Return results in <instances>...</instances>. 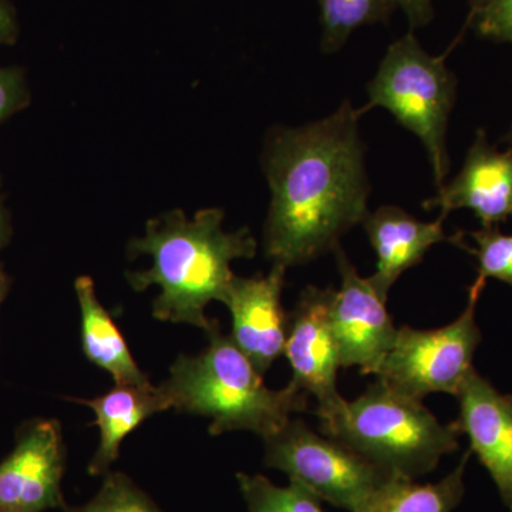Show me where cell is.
I'll return each mask as SVG.
<instances>
[{"label": "cell", "mask_w": 512, "mask_h": 512, "mask_svg": "<svg viewBox=\"0 0 512 512\" xmlns=\"http://www.w3.org/2000/svg\"><path fill=\"white\" fill-rule=\"evenodd\" d=\"M504 141H507V143L512 144V126H511V130L508 131L507 136H505Z\"/></svg>", "instance_id": "obj_29"}, {"label": "cell", "mask_w": 512, "mask_h": 512, "mask_svg": "<svg viewBox=\"0 0 512 512\" xmlns=\"http://www.w3.org/2000/svg\"><path fill=\"white\" fill-rule=\"evenodd\" d=\"M286 269L272 265L268 275H235L221 301L232 315V340L261 375L285 352L288 315L281 295Z\"/></svg>", "instance_id": "obj_11"}, {"label": "cell", "mask_w": 512, "mask_h": 512, "mask_svg": "<svg viewBox=\"0 0 512 512\" xmlns=\"http://www.w3.org/2000/svg\"><path fill=\"white\" fill-rule=\"evenodd\" d=\"M367 93L369 104L363 113L383 107L419 137L429 154L434 183L443 188L450 171L448 120L457 97V79L446 56H431L409 32L387 49Z\"/></svg>", "instance_id": "obj_5"}, {"label": "cell", "mask_w": 512, "mask_h": 512, "mask_svg": "<svg viewBox=\"0 0 512 512\" xmlns=\"http://www.w3.org/2000/svg\"><path fill=\"white\" fill-rule=\"evenodd\" d=\"M427 211L440 210V218L460 208L474 212L481 227L490 228L512 217V148L498 151L478 130L460 173L436 197L424 202Z\"/></svg>", "instance_id": "obj_13"}, {"label": "cell", "mask_w": 512, "mask_h": 512, "mask_svg": "<svg viewBox=\"0 0 512 512\" xmlns=\"http://www.w3.org/2000/svg\"><path fill=\"white\" fill-rule=\"evenodd\" d=\"M325 53L338 52L362 26L387 23L396 9L394 0H318Z\"/></svg>", "instance_id": "obj_18"}, {"label": "cell", "mask_w": 512, "mask_h": 512, "mask_svg": "<svg viewBox=\"0 0 512 512\" xmlns=\"http://www.w3.org/2000/svg\"><path fill=\"white\" fill-rule=\"evenodd\" d=\"M490 2L491 0H468L471 8L470 16L476 15L477 12H480L481 9H484L485 6H487Z\"/></svg>", "instance_id": "obj_28"}, {"label": "cell", "mask_w": 512, "mask_h": 512, "mask_svg": "<svg viewBox=\"0 0 512 512\" xmlns=\"http://www.w3.org/2000/svg\"><path fill=\"white\" fill-rule=\"evenodd\" d=\"M471 454L468 450L457 467L437 483L420 484L409 478L393 477L362 512H453L466 494L464 474Z\"/></svg>", "instance_id": "obj_17"}, {"label": "cell", "mask_w": 512, "mask_h": 512, "mask_svg": "<svg viewBox=\"0 0 512 512\" xmlns=\"http://www.w3.org/2000/svg\"><path fill=\"white\" fill-rule=\"evenodd\" d=\"M394 3L403 10L412 29L423 28L434 18L433 0H394Z\"/></svg>", "instance_id": "obj_24"}, {"label": "cell", "mask_w": 512, "mask_h": 512, "mask_svg": "<svg viewBox=\"0 0 512 512\" xmlns=\"http://www.w3.org/2000/svg\"><path fill=\"white\" fill-rule=\"evenodd\" d=\"M485 282L477 276L468 289L466 309L450 325L430 330L410 326L397 329L392 349L376 372L377 380L421 402L431 393L456 396L474 367V355L483 340L476 309Z\"/></svg>", "instance_id": "obj_7"}, {"label": "cell", "mask_w": 512, "mask_h": 512, "mask_svg": "<svg viewBox=\"0 0 512 512\" xmlns=\"http://www.w3.org/2000/svg\"><path fill=\"white\" fill-rule=\"evenodd\" d=\"M443 222L440 217L434 222L417 220L394 205L367 212L362 225L377 258L375 274L369 281L383 301L387 302L397 279L419 265L431 247L450 241L444 234Z\"/></svg>", "instance_id": "obj_14"}, {"label": "cell", "mask_w": 512, "mask_h": 512, "mask_svg": "<svg viewBox=\"0 0 512 512\" xmlns=\"http://www.w3.org/2000/svg\"><path fill=\"white\" fill-rule=\"evenodd\" d=\"M340 281L333 289L329 319L338 346L340 367L357 366L360 375H376L392 349L397 329L386 309V301L363 278L342 247L335 248Z\"/></svg>", "instance_id": "obj_8"}, {"label": "cell", "mask_w": 512, "mask_h": 512, "mask_svg": "<svg viewBox=\"0 0 512 512\" xmlns=\"http://www.w3.org/2000/svg\"><path fill=\"white\" fill-rule=\"evenodd\" d=\"M20 33L18 15L10 0H0V46L16 43Z\"/></svg>", "instance_id": "obj_25"}, {"label": "cell", "mask_w": 512, "mask_h": 512, "mask_svg": "<svg viewBox=\"0 0 512 512\" xmlns=\"http://www.w3.org/2000/svg\"><path fill=\"white\" fill-rule=\"evenodd\" d=\"M466 235L476 242V248L466 244L463 232L450 237V242L476 256L478 276L485 281L494 278L512 286V235L503 234L498 227L481 228Z\"/></svg>", "instance_id": "obj_20"}, {"label": "cell", "mask_w": 512, "mask_h": 512, "mask_svg": "<svg viewBox=\"0 0 512 512\" xmlns=\"http://www.w3.org/2000/svg\"><path fill=\"white\" fill-rule=\"evenodd\" d=\"M470 23L484 39L512 43V0H491L484 9L470 16Z\"/></svg>", "instance_id": "obj_22"}, {"label": "cell", "mask_w": 512, "mask_h": 512, "mask_svg": "<svg viewBox=\"0 0 512 512\" xmlns=\"http://www.w3.org/2000/svg\"><path fill=\"white\" fill-rule=\"evenodd\" d=\"M77 403L89 406L96 414L100 430V444L89 464V474L104 476L111 464L116 463L120 446L128 434L153 414L171 409L170 397L163 387L153 384L144 386H116V389L93 400L77 399Z\"/></svg>", "instance_id": "obj_15"}, {"label": "cell", "mask_w": 512, "mask_h": 512, "mask_svg": "<svg viewBox=\"0 0 512 512\" xmlns=\"http://www.w3.org/2000/svg\"><path fill=\"white\" fill-rule=\"evenodd\" d=\"M264 443L266 466L349 512L365 510L377 491L396 477L342 441L315 433L303 420H289Z\"/></svg>", "instance_id": "obj_6"}, {"label": "cell", "mask_w": 512, "mask_h": 512, "mask_svg": "<svg viewBox=\"0 0 512 512\" xmlns=\"http://www.w3.org/2000/svg\"><path fill=\"white\" fill-rule=\"evenodd\" d=\"M66 512H163L150 495L144 493L123 473L104 474L99 493L80 507H67Z\"/></svg>", "instance_id": "obj_21"}, {"label": "cell", "mask_w": 512, "mask_h": 512, "mask_svg": "<svg viewBox=\"0 0 512 512\" xmlns=\"http://www.w3.org/2000/svg\"><path fill=\"white\" fill-rule=\"evenodd\" d=\"M205 333L207 348L197 356L178 357L161 384L171 409L210 417L212 436L247 430L262 439L278 433L293 414L308 409V394L292 383L269 389L231 335L222 333L218 320Z\"/></svg>", "instance_id": "obj_3"}, {"label": "cell", "mask_w": 512, "mask_h": 512, "mask_svg": "<svg viewBox=\"0 0 512 512\" xmlns=\"http://www.w3.org/2000/svg\"><path fill=\"white\" fill-rule=\"evenodd\" d=\"M362 114L345 101L325 119L275 127L266 137L262 164L271 205L264 249L272 265L308 264L362 224L370 194Z\"/></svg>", "instance_id": "obj_1"}, {"label": "cell", "mask_w": 512, "mask_h": 512, "mask_svg": "<svg viewBox=\"0 0 512 512\" xmlns=\"http://www.w3.org/2000/svg\"><path fill=\"white\" fill-rule=\"evenodd\" d=\"M10 291V278L8 274H6L3 266L0 265V306L5 302L6 296Z\"/></svg>", "instance_id": "obj_27"}, {"label": "cell", "mask_w": 512, "mask_h": 512, "mask_svg": "<svg viewBox=\"0 0 512 512\" xmlns=\"http://www.w3.org/2000/svg\"><path fill=\"white\" fill-rule=\"evenodd\" d=\"M29 104L30 90L23 70L0 66V124L25 110Z\"/></svg>", "instance_id": "obj_23"}, {"label": "cell", "mask_w": 512, "mask_h": 512, "mask_svg": "<svg viewBox=\"0 0 512 512\" xmlns=\"http://www.w3.org/2000/svg\"><path fill=\"white\" fill-rule=\"evenodd\" d=\"M239 491L249 512H325L323 501L298 481L279 487L261 474H237Z\"/></svg>", "instance_id": "obj_19"}, {"label": "cell", "mask_w": 512, "mask_h": 512, "mask_svg": "<svg viewBox=\"0 0 512 512\" xmlns=\"http://www.w3.org/2000/svg\"><path fill=\"white\" fill-rule=\"evenodd\" d=\"M460 414L454 426L470 440L490 473L507 510L512 512V394L498 392L476 369H471L456 394Z\"/></svg>", "instance_id": "obj_12"}, {"label": "cell", "mask_w": 512, "mask_h": 512, "mask_svg": "<svg viewBox=\"0 0 512 512\" xmlns=\"http://www.w3.org/2000/svg\"><path fill=\"white\" fill-rule=\"evenodd\" d=\"M0 185H2V177H0Z\"/></svg>", "instance_id": "obj_30"}, {"label": "cell", "mask_w": 512, "mask_h": 512, "mask_svg": "<svg viewBox=\"0 0 512 512\" xmlns=\"http://www.w3.org/2000/svg\"><path fill=\"white\" fill-rule=\"evenodd\" d=\"M74 288L82 312V348L87 359L109 372L117 386L150 384L131 355L123 333L97 299L93 279L80 276Z\"/></svg>", "instance_id": "obj_16"}, {"label": "cell", "mask_w": 512, "mask_h": 512, "mask_svg": "<svg viewBox=\"0 0 512 512\" xmlns=\"http://www.w3.org/2000/svg\"><path fill=\"white\" fill-rule=\"evenodd\" d=\"M66 447L56 420H37L19 431L12 453L0 463V512L66 510L62 480Z\"/></svg>", "instance_id": "obj_10"}, {"label": "cell", "mask_w": 512, "mask_h": 512, "mask_svg": "<svg viewBox=\"0 0 512 512\" xmlns=\"http://www.w3.org/2000/svg\"><path fill=\"white\" fill-rule=\"evenodd\" d=\"M224 217L220 208L200 210L192 220L174 210L148 221L146 234L131 239L128 255L151 256L153 265L147 271L128 272L126 278L137 292L150 286L161 289L153 303L154 318L211 328L214 320L205 309L224 298L235 276L232 261L254 258L258 249L251 229L227 232Z\"/></svg>", "instance_id": "obj_2"}, {"label": "cell", "mask_w": 512, "mask_h": 512, "mask_svg": "<svg viewBox=\"0 0 512 512\" xmlns=\"http://www.w3.org/2000/svg\"><path fill=\"white\" fill-rule=\"evenodd\" d=\"M10 235H12V222H10V214L5 204V198L0 195V252L9 244Z\"/></svg>", "instance_id": "obj_26"}, {"label": "cell", "mask_w": 512, "mask_h": 512, "mask_svg": "<svg viewBox=\"0 0 512 512\" xmlns=\"http://www.w3.org/2000/svg\"><path fill=\"white\" fill-rule=\"evenodd\" d=\"M322 433L352 447L396 477L417 480L436 470L460 447V431L439 419L421 400L376 380L353 402L346 400Z\"/></svg>", "instance_id": "obj_4"}, {"label": "cell", "mask_w": 512, "mask_h": 512, "mask_svg": "<svg viewBox=\"0 0 512 512\" xmlns=\"http://www.w3.org/2000/svg\"><path fill=\"white\" fill-rule=\"evenodd\" d=\"M332 286H306L288 315L284 355L292 369L293 386L318 400L316 414L329 419L346 402L338 392V346L330 326Z\"/></svg>", "instance_id": "obj_9"}]
</instances>
